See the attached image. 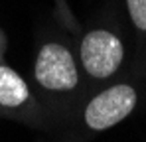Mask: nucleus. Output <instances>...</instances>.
Segmentation results:
<instances>
[{"mask_svg": "<svg viewBox=\"0 0 146 142\" xmlns=\"http://www.w3.org/2000/svg\"><path fill=\"white\" fill-rule=\"evenodd\" d=\"M126 2H128L130 18L136 24V28L146 30V0H126Z\"/></svg>", "mask_w": 146, "mask_h": 142, "instance_id": "5", "label": "nucleus"}, {"mask_svg": "<svg viewBox=\"0 0 146 142\" xmlns=\"http://www.w3.org/2000/svg\"><path fill=\"white\" fill-rule=\"evenodd\" d=\"M136 105V93L128 85H115L107 91L97 95L87 111H85V120L91 128L95 130H105L121 122Z\"/></svg>", "mask_w": 146, "mask_h": 142, "instance_id": "1", "label": "nucleus"}, {"mask_svg": "<svg viewBox=\"0 0 146 142\" xmlns=\"http://www.w3.org/2000/svg\"><path fill=\"white\" fill-rule=\"evenodd\" d=\"M28 99V87L22 77L10 67L0 65V105L18 107Z\"/></svg>", "mask_w": 146, "mask_h": 142, "instance_id": "4", "label": "nucleus"}, {"mask_svg": "<svg viewBox=\"0 0 146 142\" xmlns=\"http://www.w3.org/2000/svg\"><path fill=\"white\" fill-rule=\"evenodd\" d=\"M81 59L93 77H109L121 65L122 46L111 32L97 30L85 36L81 44Z\"/></svg>", "mask_w": 146, "mask_h": 142, "instance_id": "2", "label": "nucleus"}, {"mask_svg": "<svg viewBox=\"0 0 146 142\" xmlns=\"http://www.w3.org/2000/svg\"><path fill=\"white\" fill-rule=\"evenodd\" d=\"M36 79L46 89H73L77 85V69L71 53L57 44L44 46L36 61Z\"/></svg>", "mask_w": 146, "mask_h": 142, "instance_id": "3", "label": "nucleus"}]
</instances>
